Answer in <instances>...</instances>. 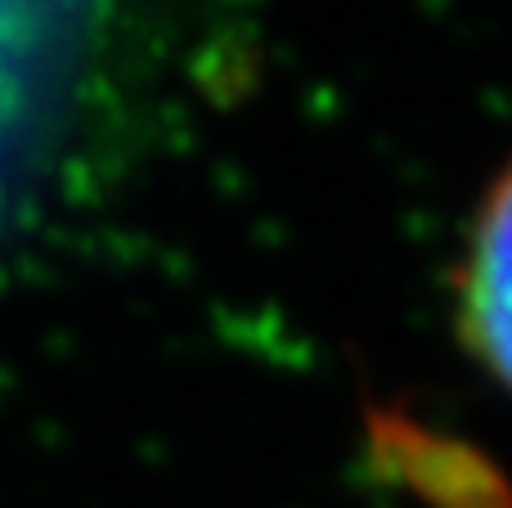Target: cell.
<instances>
[{
  "mask_svg": "<svg viewBox=\"0 0 512 508\" xmlns=\"http://www.w3.org/2000/svg\"><path fill=\"white\" fill-rule=\"evenodd\" d=\"M454 329L463 351L512 392V162L472 207L454 266Z\"/></svg>",
  "mask_w": 512,
  "mask_h": 508,
  "instance_id": "obj_1",
  "label": "cell"
}]
</instances>
